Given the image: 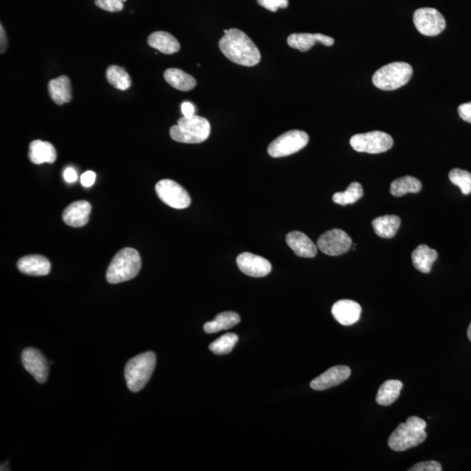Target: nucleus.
Listing matches in <instances>:
<instances>
[{"mask_svg": "<svg viewBox=\"0 0 471 471\" xmlns=\"http://www.w3.org/2000/svg\"><path fill=\"white\" fill-rule=\"evenodd\" d=\"M28 157L34 164L40 165L45 162L54 164L56 161L57 153L54 145L50 142L36 140L31 142Z\"/></svg>", "mask_w": 471, "mask_h": 471, "instance_id": "obj_20", "label": "nucleus"}, {"mask_svg": "<svg viewBox=\"0 0 471 471\" xmlns=\"http://www.w3.org/2000/svg\"><path fill=\"white\" fill-rule=\"evenodd\" d=\"M413 68L406 63H393L377 70L373 83L377 89L391 91L406 85L411 79Z\"/></svg>", "mask_w": 471, "mask_h": 471, "instance_id": "obj_6", "label": "nucleus"}, {"mask_svg": "<svg viewBox=\"0 0 471 471\" xmlns=\"http://www.w3.org/2000/svg\"><path fill=\"white\" fill-rule=\"evenodd\" d=\"M171 138L182 144H197L206 141L210 134V124L207 119L195 115L191 118L182 117L177 124L171 127Z\"/></svg>", "mask_w": 471, "mask_h": 471, "instance_id": "obj_4", "label": "nucleus"}, {"mask_svg": "<svg viewBox=\"0 0 471 471\" xmlns=\"http://www.w3.org/2000/svg\"><path fill=\"white\" fill-rule=\"evenodd\" d=\"M364 191L362 185L358 182H353L347 187L344 193H337L333 196V201L340 206H345L352 204L360 200L363 197Z\"/></svg>", "mask_w": 471, "mask_h": 471, "instance_id": "obj_30", "label": "nucleus"}, {"mask_svg": "<svg viewBox=\"0 0 471 471\" xmlns=\"http://www.w3.org/2000/svg\"><path fill=\"white\" fill-rule=\"evenodd\" d=\"M155 191L162 202L173 209L183 210L190 206V195L177 182L161 180L155 185Z\"/></svg>", "mask_w": 471, "mask_h": 471, "instance_id": "obj_9", "label": "nucleus"}, {"mask_svg": "<svg viewBox=\"0 0 471 471\" xmlns=\"http://www.w3.org/2000/svg\"><path fill=\"white\" fill-rule=\"evenodd\" d=\"M64 179L67 182V183H74L77 180L78 175L76 170L73 168H67L64 171Z\"/></svg>", "mask_w": 471, "mask_h": 471, "instance_id": "obj_39", "label": "nucleus"}, {"mask_svg": "<svg viewBox=\"0 0 471 471\" xmlns=\"http://www.w3.org/2000/svg\"><path fill=\"white\" fill-rule=\"evenodd\" d=\"M259 6L271 12H277L278 8H287L289 0H256Z\"/></svg>", "mask_w": 471, "mask_h": 471, "instance_id": "obj_34", "label": "nucleus"}, {"mask_svg": "<svg viewBox=\"0 0 471 471\" xmlns=\"http://www.w3.org/2000/svg\"><path fill=\"white\" fill-rule=\"evenodd\" d=\"M17 267L22 274L30 276H45L51 271L50 261L41 255L23 256L18 261Z\"/></svg>", "mask_w": 471, "mask_h": 471, "instance_id": "obj_19", "label": "nucleus"}, {"mask_svg": "<svg viewBox=\"0 0 471 471\" xmlns=\"http://www.w3.org/2000/svg\"><path fill=\"white\" fill-rule=\"evenodd\" d=\"M351 375V369L347 366H333L322 375H320L311 382V388L314 391H322L341 384L347 381Z\"/></svg>", "mask_w": 471, "mask_h": 471, "instance_id": "obj_14", "label": "nucleus"}, {"mask_svg": "<svg viewBox=\"0 0 471 471\" xmlns=\"http://www.w3.org/2000/svg\"><path fill=\"white\" fill-rule=\"evenodd\" d=\"M107 80L110 85L116 89L125 91L131 87V78L124 68L116 65L108 67L106 72Z\"/></svg>", "mask_w": 471, "mask_h": 471, "instance_id": "obj_29", "label": "nucleus"}, {"mask_svg": "<svg viewBox=\"0 0 471 471\" xmlns=\"http://www.w3.org/2000/svg\"><path fill=\"white\" fill-rule=\"evenodd\" d=\"M285 241L295 254L300 258H314L317 254V245L303 232L296 230L288 233Z\"/></svg>", "mask_w": 471, "mask_h": 471, "instance_id": "obj_17", "label": "nucleus"}, {"mask_svg": "<svg viewBox=\"0 0 471 471\" xmlns=\"http://www.w3.org/2000/svg\"><path fill=\"white\" fill-rule=\"evenodd\" d=\"M308 142L309 136L305 131H288L270 144L268 154L274 158L288 157L304 149Z\"/></svg>", "mask_w": 471, "mask_h": 471, "instance_id": "obj_7", "label": "nucleus"}, {"mask_svg": "<svg viewBox=\"0 0 471 471\" xmlns=\"http://www.w3.org/2000/svg\"><path fill=\"white\" fill-rule=\"evenodd\" d=\"M91 210L92 207L87 201H76L68 206L63 211L64 223L74 228L83 227L89 223Z\"/></svg>", "mask_w": 471, "mask_h": 471, "instance_id": "obj_16", "label": "nucleus"}, {"mask_svg": "<svg viewBox=\"0 0 471 471\" xmlns=\"http://www.w3.org/2000/svg\"><path fill=\"white\" fill-rule=\"evenodd\" d=\"M142 267L139 252L133 248L121 250L113 256L107 271L106 278L110 284L131 281L138 275Z\"/></svg>", "mask_w": 471, "mask_h": 471, "instance_id": "obj_3", "label": "nucleus"}, {"mask_svg": "<svg viewBox=\"0 0 471 471\" xmlns=\"http://www.w3.org/2000/svg\"><path fill=\"white\" fill-rule=\"evenodd\" d=\"M48 93L57 105L70 102L72 100V86L69 78L63 76L51 80L48 83Z\"/></svg>", "mask_w": 471, "mask_h": 471, "instance_id": "obj_21", "label": "nucleus"}, {"mask_svg": "<svg viewBox=\"0 0 471 471\" xmlns=\"http://www.w3.org/2000/svg\"><path fill=\"white\" fill-rule=\"evenodd\" d=\"M96 5L104 11L116 12L122 11L123 0H96Z\"/></svg>", "mask_w": 471, "mask_h": 471, "instance_id": "obj_33", "label": "nucleus"}, {"mask_svg": "<svg viewBox=\"0 0 471 471\" xmlns=\"http://www.w3.org/2000/svg\"><path fill=\"white\" fill-rule=\"evenodd\" d=\"M0 30H1V43H0V45H1V50H0V52H1V54H4L6 47H8V37H6V34L4 30V28H3V25H1V27H0Z\"/></svg>", "mask_w": 471, "mask_h": 471, "instance_id": "obj_40", "label": "nucleus"}, {"mask_svg": "<svg viewBox=\"0 0 471 471\" xmlns=\"http://www.w3.org/2000/svg\"><path fill=\"white\" fill-rule=\"evenodd\" d=\"M240 271L250 277L263 278L272 272V264L263 256L243 252L237 258Z\"/></svg>", "mask_w": 471, "mask_h": 471, "instance_id": "obj_13", "label": "nucleus"}, {"mask_svg": "<svg viewBox=\"0 0 471 471\" xmlns=\"http://www.w3.org/2000/svg\"><path fill=\"white\" fill-rule=\"evenodd\" d=\"M362 307L357 302L350 300L337 301L332 307V314L338 322L343 326H352L360 320Z\"/></svg>", "mask_w": 471, "mask_h": 471, "instance_id": "obj_15", "label": "nucleus"}, {"mask_svg": "<svg viewBox=\"0 0 471 471\" xmlns=\"http://www.w3.org/2000/svg\"><path fill=\"white\" fill-rule=\"evenodd\" d=\"M239 341V336L235 333H226L210 344L209 349L217 355H228L233 350Z\"/></svg>", "mask_w": 471, "mask_h": 471, "instance_id": "obj_31", "label": "nucleus"}, {"mask_svg": "<svg viewBox=\"0 0 471 471\" xmlns=\"http://www.w3.org/2000/svg\"><path fill=\"white\" fill-rule=\"evenodd\" d=\"M467 336L468 338H469V340L471 341V323L470 324L469 327H468Z\"/></svg>", "mask_w": 471, "mask_h": 471, "instance_id": "obj_41", "label": "nucleus"}, {"mask_svg": "<svg viewBox=\"0 0 471 471\" xmlns=\"http://www.w3.org/2000/svg\"><path fill=\"white\" fill-rule=\"evenodd\" d=\"M426 421L420 417H410L405 424L398 425L388 438V446L402 452L424 443L427 438Z\"/></svg>", "mask_w": 471, "mask_h": 471, "instance_id": "obj_2", "label": "nucleus"}, {"mask_svg": "<svg viewBox=\"0 0 471 471\" xmlns=\"http://www.w3.org/2000/svg\"><path fill=\"white\" fill-rule=\"evenodd\" d=\"M157 357L153 352L136 355L129 360L125 366V380L131 392H139L144 388L154 372Z\"/></svg>", "mask_w": 471, "mask_h": 471, "instance_id": "obj_5", "label": "nucleus"}, {"mask_svg": "<svg viewBox=\"0 0 471 471\" xmlns=\"http://www.w3.org/2000/svg\"><path fill=\"white\" fill-rule=\"evenodd\" d=\"M317 42H320L326 47H331L334 44V40L332 37L321 34H294L287 39L288 45L300 52L310 50Z\"/></svg>", "mask_w": 471, "mask_h": 471, "instance_id": "obj_18", "label": "nucleus"}, {"mask_svg": "<svg viewBox=\"0 0 471 471\" xmlns=\"http://www.w3.org/2000/svg\"><path fill=\"white\" fill-rule=\"evenodd\" d=\"M96 174L94 171H86L80 177V183L84 187L89 188L96 183Z\"/></svg>", "mask_w": 471, "mask_h": 471, "instance_id": "obj_36", "label": "nucleus"}, {"mask_svg": "<svg viewBox=\"0 0 471 471\" xmlns=\"http://www.w3.org/2000/svg\"><path fill=\"white\" fill-rule=\"evenodd\" d=\"M240 316L234 311H223L213 320L204 325V329L206 333H216L223 330H228L240 322Z\"/></svg>", "mask_w": 471, "mask_h": 471, "instance_id": "obj_26", "label": "nucleus"}, {"mask_svg": "<svg viewBox=\"0 0 471 471\" xmlns=\"http://www.w3.org/2000/svg\"><path fill=\"white\" fill-rule=\"evenodd\" d=\"M223 32L225 35L221 38L219 48L228 60L245 67H253L259 63L261 52L245 32L236 28Z\"/></svg>", "mask_w": 471, "mask_h": 471, "instance_id": "obj_1", "label": "nucleus"}, {"mask_svg": "<svg viewBox=\"0 0 471 471\" xmlns=\"http://www.w3.org/2000/svg\"><path fill=\"white\" fill-rule=\"evenodd\" d=\"M451 182L457 187L460 188L463 195H469L471 193V173L469 171L454 168L449 174Z\"/></svg>", "mask_w": 471, "mask_h": 471, "instance_id": "obj_32", "label": "nucleus"}, {"mask_svg": "<svg viewBox=\"0 0 471 471\" xmlns=\"http://www.w3.org/2000/svg\"><path fill=\"white\" fill-rule=\"evenodd\" d=\"M441 465L440 463L437 461H426V462H421L412 466L408 471H441Z\"/></svg>", "mask_w": 471, "mask_h": 471, "instance_id": "obj_35", "label": "nucleus"}, {"mask_svg": "<svg viewBox=\"0 0 471 471\" xmlns=\"http://www.w3.org/2000/svg\"><path fill=\"white\" fill-rule=\"evenodd\" d=\"M353 241L349 234L340 229L327 230L318 239L317 247L328 256L345 254L352 247Z\"/></svg>", "mask_w": 471, "mask_h": 471, "instance_id": "obj_11", "label": "nucleus"}, {"mask_svg": "<svg viewBox=\"0 0 471 471\" xmlns=\"http://www.w3.org/2000/svg\"><path fill=\"white\" fill-rule=\"evenodd\" d=\"M402 382L398 380H388L380 386L376 395V402L379 405L389 406L398 399L402 389Z\"/></svg>", "mask_w": 471, "mask_h": 471, "instance_id": "obj_27", "label": "nucleus"}, {"mask_svg": "<svg viewBox=\"0 0 471 471\" xmlns=\"http://www.w3.org/2000/svg\"><path fill=\"white\" fill-rule=\"evenodd\" d=\"M181 111L183 113L184 117H186V118H191V117L195 116V111H196V109H195L193 103L190 102H184L181 105Z\"/></svg>", "mask_w": 471, "mask_h": 471, "instance_id": "obj_38", "label": "nucleus"}, {"mask_svg": "<svg viewBox=\"0 0 471 471\" xmlns=\"http://www.w3.org/2000/svg\"><path fill=\"white\" fill-rule=\"evenodd\" d=\"M164 76L172 87L184 92L193 90L197 85V80L193 76L178 68H168L165 71Z\"/></svg>", "mask_w": 471, "mask_h": 471, "instance_id": "obj_24", "label": "nucleus"}, {"mask_svg": "<svg viewBox=\"0 0 471 471\" xmlns=\"http://www.w3.org/2000/svg\"><path fill=\"white\" fill-rule=\"evenodd\" d=\"M458 113L463 121L471 123V102L459 106Z\"/></svg>", "mask_w": 471, "mask_h": 471, "instance_id": "obj_37", "label": "nucleus"}, {"mask_svg": "<svg viewBox=\"0 0 471 471\" xmlns=\"http://www.w3.org/2000/svg\"><path fill=\"white\" fill-rule=\"evenodd\" d=\"M394 144L393 138L382 131H372L358 134L350 139V145L357 152L380 154L388 151Z\"/></svg>", "mask_w": 471, "mask_h": 471, "instance_id": "obj_8", "label": "nucleus"}, {"mask_svg": "<svg viewBox=\"0 0 471 471\" xmlns=\"http://www.w3.org/2000/svg\"><path fill=\"white\" fill-rule=\"evenodd\" d=\"M23 366L39 383L47 382L50 366L45 357L40 351L28 347L22 352Z\"/></svg>", "mask_w": 471, "mask_h": 471, "instance_id": "obj_12", "label": "nucleus"}, {"mask_svg": "<svg viewBox=\"0 0 471 471\" xmlns=\"http://www.w3.org/2000/svg\"><path fill=\"white\" fill-rule=\"evenodd\" d=\"M438 253L435 250L426 245H421L412 253V261L415 269L422 274H430L434 262L437 261Z\"/></svg>", "mask_w": 471, "mask_h": 471, "instance_id": "obj_23", "label": "nucleus"}, {"mask_svg": "<svg viewBox=\"0 0 471 471\" xmlns=\"http://www.w3.org/2000/svg\"><path fill=\"white\" fill-rule=\"evenodd\" d=\"M148 44L164 54H173L180 50L179 42L167 32H153L148 38Z\"/></svg>", "mask_w": 471, "mask_h": 471, "instance_id": "obj_22", "label": "nucleus"}, {"mask_svg": "<svg viewBox=\"0 0 471 471\" xmlns=\"http://www.w3.org/2000/svg\"><path fill=\"white\" fill-rule=\"evenodd\" d=\"M414 24L420 34L425 36H437L446 28L443 14L434 8H420L414 14Z\"/></svg>", "mask_w": 471, "mask_h": 471, "instance_id": "obj_10", "label": "nucleus"}, {"mask_svg": "<svg viewBox=\"0 0 471 471\" xmlns=\"http://www.w3.org/2000/svg\"><path fill=\"white\" fill-rule=\"evenodd\" d=\"M422 185L417 178L406 175L395 179L391 185V193L393 196L399 197L408 193H420Z\"/></svg>", "mask_w": 471, "mask_h": 471, "instance_id": "obj_28", "label": "nucleus"}, {"mask_svg": "<svg viewBox=\"0 0 471 471\" xmlns=\"http://www.w3.org/2000/svg\"><path fill=\"white\" fill-rule=\"evenodd\" d=\"M372 226L380 238L391 239L394 238L401 226V219L395 215L379 217L373 220Z\"/></svg>", "mask_w": 471, "mask_h": 471, "instance_id": "obj_25", "label": "nucleus"}]
</instances>
